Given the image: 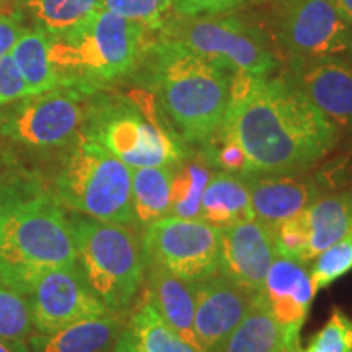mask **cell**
I'll return each instance as SVG.
<instances>
[{"label": "cell", "mask_w": 352, "mask_h": 352, "mask_svg": "<svg viewBox=\"0 0 352 352\" xmlns=\"http://www.w3.org/2000/svg\"><path fill=\"white\" fill-rule=\"evenodd\" d=\"M98 8L101 0H25L26 16L50 36L67 32Z\"/></svg>", "instance_id": "obj_27"}, {"label": "cell", "mask_w": 352, "mask_h": 352, "mask_svg": "<svg viewBox=\"0 0 352 352\" xmlns=\"http://www.w3.org/2000/svg\"><path fill=\"white\" fill-rule=\"evenodd\" d=\"M340 15L352 26V0H331Z\"/></svg>", "instance_id": "obj_38"}, {"label": "cell", "mask_w": 352, "mask_h": 352, "mask_svg": "<svg viewBox=\"0 0 352 352\" xmlns=\"http://www.w3.org/2000/svg\"><path fill=\"white\" fill-rule=\"evenodd\" d=\"M113 352H144L140 346L135 341L134 334L129 329V327H124L120 336H118L116 344L113 347Z\"/></svg>", "instance_id": "obj_37"}, {"label": "cell", "mask_w": 352, "mask_h": 352, "mask_svg": "<svg viewBox=\"0 0 352 352\" xmlns=\"http://www.w3.org/2000/svg\"><path fill=\"white\" fill-rule=\"evenodd\" d=\"M274 34L287 59L352 56V26L331 0H279Z\"/></svg>", "instance_id": "obj_11"}, {"label": "cell", "mask_w": 352, "mask_h": 352, "mask_svg": "<svg viewBox=\"0 0 352 352\" xmlns=\"http://www.w3.org/2000/svg\"><path fill=\"white\" fill-rule=\"evenodd\" d=\"M91 95L60 85L25 96L2 116L0 134L38 151L69 147L82 134Z\"/></svg>", "instance_id": "obj_9"}, {"label": "cell", "mask_w": 352, "mask_h": 352, "mask_svg": "<svg viewBox=\"0 0 352 352\" xmlns=\"http://www.w3.org/2000/svg\"><path fill=\"white\" fill-rule=\"evenodd\" d=\"M151 34L138 21L98 8L67 32L50 36V59L60 85L96 94L134 72Z\"/></svg>", "instance_id": "obj_4"}, {"label": "cell", "mask_w": 352, "mask_h": 352, "mask_svg": "<svg viewBox=\"0 0 352 352\" xmlns=\"http://www.w3.org/2000/svg\"><path fill=\"white\" fill-rule=\"evenodd\" d=\"M302 352H352V318L334 307L327 324Z\"/></svg>", "instance_id": "obj_33"}, {"label": "cell", "mask_w": 352, "mask_h": 352, "mask_svg": "<svg viewBox=\"0 0 352 352\" xmlns=\"http://www.w3.org/2000/svg\"><path fill=\"white\" fill-rule=\"evenodd\" d=\"M76 264L72 228L56 197L38 195L0 206V284L28 294L43 274Z\"/></svg>", "instance_id": "obj_3"}, {"label": "cell", "mask_w": 352, "mask_h": 352, "mask_svg": "<svg viewBox=\"0 0 352 352\" xmlns=\"http://www.w3.org/2000/svg\"><path fill=\"white\" fill-rule=\"evenodd\" d=\"M219 129L239 142L248 160V173L256 175L314 170L331 155L342 138L284 74H235Z\"/></svg>", "instance_id": "obj_1"}, {"label": "cell", "mask_w": 352, "mask_h": 352, "mask_svg": "<svg viewBox=\"0 0 352 352\" xmlns=\"http://www.w3.org/2000/svg\"><path fill=\"white\" fill-rule=\"evenodd\" d=\"M28 296L32 323L38 333H52L77 321L114 314L87 284L78 263L43 274Z\"/></svg>", "instance_id": "obj_12"}, {"label": "cell", "mask_w": 352, "mask_h": 352, "mask_svg": "<svg viewBox=\"0 0 352 352\" xmlns=\"http://www.w3.org/2000/svg\"><path fill=\"white\" fill-rule=\"evenodd\" d=\"M277 254L307 264L310 261V223L307 209L285 219L274 228Z\"/></svg>", "instance_id": "obj_31"}, {"label": "cell", "mask_w": 352, "mask_h": 352, "mask_svg": "<svg viewBox=\"0 0 352 352\" xmlns=\"http://www.w3.org/2000/svg\"><path fill=\"white\" fill-rule=\"evenodd\" d=\"M284 329L277 323L264 297L258 294L219 352H284Z\"/></svg>", "instance_id": "obj_22"}, {"label": "cell", "mask_w": 352, "mask_h": 352, "mask_svg": "<svg viewBox=\"0 0 352 352\" xmlns=\"http://www.w3.org/2000/svg\"><path fill=\"white\" fill-rule=\"evenodd\" d=\"M284 352H302L300 334H297V336L285 338V349H284Z\"/></svg>", "instance_id": "obj_40"}, {"label": "cell", "mask_w": 352, "mask_h": 352, "mask_svg": "<svg viewBox=\"0 0 352 352\" xmlns=\"http://www.w3.org/2000/svg\"><path fill=\"white\" fill-rule=\"evenodd\" d=\"M191 284L197 342L202 352H219L258 294L240 287L220 272Z\"/></svg>", "instance_id": "obj_16"}, {"label": "cell", "mask_w": 352, "mask_h": 352, "mask_svg": "<svg viewBox=\"0 0 352 352\" xmlns=\"http://www.w3.org/2000/svg\"><path fill=\"white\" fill-rule=\"evenodd\" d=\"M82 134L131 168L175 165L192 151L144 88L126 96L91 95Z\"/></svg>", "instance_id": "obj_5"}, {"label": "cell", "mask_w": 352, "mask_h": 352, "mask_svg": "<svg viewBox=\"0 0 352 352\" xmlns=\"http://www.w3.org/2000/svg\"><path fill=\"white\" fill-rule=\"evenodd\" d=\"M50 34L34 28L26 30L10 51L30 95H38L60 87L59 76L50 59Z\"/></svg>", "instance_id": "obj_25"}, {"label": "cell", "mask_w": 352, "mask_h": 352, "mask_svg": "<svg viewBox=\"0 0 352 352\" xmlns=\"http://www.w3.org/2000/svg\"><path fill=\"white\" fill-rule=\"evenodd\" d=\"M284 77L352 138V56L287 59Z\"/></svg>", "instance_id": "obj_13"}, {"label": "cell", "mask_w": 352, "mask_h": 352, "mask_svg": "<svg viewBox=\"0 0 352 352\" xmlns=\"http://www.w3.org/2000/svg\"><path fill=\"white\" fill-rule=\"evenodd\" d=\"M129 329L144 352H202L166 323L145 292L138 308L132 311Z\"/></svg>", "instance_id": "obj_26"}, {"label": "cell", "mask_w": 352, "mask_h": 352, "mask_svg": "<svg viewBox=\"0 0 352 352\" xmlns=\"http://www.w3.org/2000/svg\"><path fill=\"white\" fill-rule=\"evenodd\" d=\"M252 197L254 219L276 228L285 219L310 208L321 195L331 189L323 170L303 171L296 175L243 173Z\"/></svg>", "instance_id": "obj_15"}, {"label": "cell", "mask_w": 352, "mask_h": 352, "mask_svg": "<svg viewBox=\"0 0 352 352\" xmlns=\"http://www.w3.org/2000/svg\"><path fill=\"white\" fill-rule=\"evenodd\" d=\"M0 352H30L21 341L0 340Z\"/></svg>", "instance_id": "obj_39"}, {"label": "cell", "mask_w": 352, "mask_h": 352, "mask_svg": "<svg viewBox=\"0 0 352 352\" xmlns=\"http://www.w3.org/2000/svg\"><path fill=\"white\" fill-rule=\"evenodd\" d=\"M352 270V236L336 241L316 254L311 264L310 279L315 292L323 290Z\"/></svg>", "instance_id": "obj_28"}, {"label": "cell", "mask_w": 352, "mask_h": 352, "mask_svg": "<svg viewBox=\"0 0 352 352\" xmlns=\"http://www.w3.org/2000/svg\"><path fill=\"white\" fill-rule=\"evenodd\" d=\"M176 15V13H175ZM155 36L178 43L189 51L235 74L270 76L279 67V56L261 26L232 15L170 16Z\"/></svg>", "instance_id": "obj_8"}, {"label": "cell", "mask_w": 352, "mask_h": 352, "mask_svg": "<svg viewBox=\"0 0 352 352\" xmlns=\"http://www.w3.org/2000/svg\"><path fill=\"white\" fill-rule=\"evenodd\" d=\"M132 74L189 147H199L219 131L230 98V70L151 34Z\"/></svg>", "instance_id": "obj_2"}, {"label": "cell", "mask_w": 352, "mask_h": 352, "mask_svg": "<svg viewBox=\"0 0 352 352\" xmlns=\"http://www.w3.org/2000/svg\"><path fill=\"white\" fill-rule=\"evenodd\" d=\"M254 219L252 197L243 178L214 170L201 202V220L223 228L241 220Z\"/></svg>", "instance_id": "obj_21"}, {"label": "cell", "mask_w": 352, "mask_h": 352, "mask_svg": "<svg viewBox=\"0 0 352 352\" xmlns=\"http://www.w3.org/2000/svg\"><path fill=\"white\" fill-rule=\"evenodd\" d=\"M30 307L19 292L0 284V340L21 341L32 334Z\"/></svg>", "instance_id": "obj_30"}, {"label": "cell", "mask_w": 352, "mask_h": 352, "mask_svg": "<svg viewBox=\"0 0 352 352\" xmlns=\"http://www.w3.org/2000/svg\"><path fill=\"white\" fill-rule=\"evenodd\" d=\"M305 264L277 254L267 271L261 296L287 336H297L315 297Z\"/></svg>", "instance_id": "obj_17"}, {"label": "cell", "mask_w": 352, "mask_h": 352, "mask_svg": "<svg viewBox=\"0 0 352 352\" xmlns=\"http://www.w3.org/2000/svg\"><path fill=\"white\" fill-rule=\"evenodd\" d=\"M246 0H173L176 15L182 16H217L235 10Z\"/></svg>", "instance_id": "obj_35"}, {"label": "cell", "mask_w": 352, "mask_h": 352, "mask_svg": "<svg viewBox=\"0 0 352 352\" xmlns=\"http://www.w3.org/2000/svg\"><path fill=\"white\" fill-rule=\"evenodd\" d=\"M124 329L120 314L77 321L52 333L30 338L33 352H113L118 336Z\"/></svg>", "instance_id": "obj_18"}, {"label": "cell", "mask_w": 352, "mask_h": 352, "mask_svg": "<svg viewBox=\"0 0 352 352\" xmlns=\"http://www.w3.org/2000/svg\"><path fill=\"white\" fill-rule=\"evenodd\" d=\"M54 191L59 204L74 212L121 226L134 223L132 168L87 135L65 147Z\"/></svg>", "instance_id": "obj_6"}, {"label": "cell", "mask_w": 352, "mask_h": 352, "mask_svg": "<svg viewBox=\"0 0 352 352\" xmlns=\"http://www.w3.org/2000/svg\"><path fill=\"white\" fill-rule=\"evenodd\" d=\"M28 88L16 69L12 54L0 59V107L28 96Z\"/></svg>", "instance_id": "obj_34"}, {"label": "cell", "mask_w": 352, "mask_h": 352, "mask_svg": "<svg viewBox=\"0 0 352 352\" xmlns=\"http://www.w3.org/2000/svg\"><path fill=\"white\" fill-rule=\"evenodd\" d=\"M220 228L201 219H158L142 228L145 264L162 267L188 283L219 272Z\"/></svg>", "instance_id": "obj_10"}, {"label": "cell", "mask_w": 352, "mask_h": 352, "mask_svg": "<svg viewBox=\"0 0 352 352\" xmlns=\"http://www.w3.org/2000/svg\"><path fill=\"white\" fill-rule=\"evenodd\" d=\"M145 280L147 294L158 314L175 329L183 340L199 347L195 333V294L192 284L179 279L171 272L145 264ZM202 351V349H201Z\"/></svg>", "instance_id": "obj_19"}, {"label": "cell", "mask_w": 352, "mask_h": 352, "mask_svg": "<svg viewBox=\"0 0 352 352\" xmlns=\"http://www.w3.org/2000/svg\"><path fill=\"white\" fill-rule=\"evenodd\" d=\"M199 151L208 164L214 170L228 171L233 175L248 173V160H246L245 152L236 140H233L226 132L217 131L208 142H204L199 147H195Z\"/></svg>", "instance_id": "obj_32"}, {"label": "cell", "mask_w": 352, "mask_h": 352, "mask_svg": "<svg viewBox=\"0 0 352 352\" xmlns=\"http://www.w3.org/2000/svg\"><path fill=\"white\" fill-rule=\"evenodd\" d=\"M171 165L132 168V214L134 223L145 228L170 215Z\"/></svg>", "instance_id": "obj_24"}, {"label": "cell", "mask_w": 352, "mask_h": 352, "mask_svg": "<svg viewBox=\"0 0 352 352\" xmlns=\"http://www.w3.org/2000/svg\"><path fill=\"white\" fill-rule=\"evenodd\" d=\"M173 0H101V8L138 21L151 33H157L170 19Z\"/></svg>", "instance_id": "obj_29"}, {"label": "cell", "mask_w": 352, "mask_h": 352, "mask_svg": "<svg viewBox=\"0 0 352 352\" xmlns=\"http://www.w3.org/2000/svg\"><path fill=\"white\" fill-rule=\"evenodd\" d=\"M214 168L192 147L183 160L171 165L170 215L182 219H201V202Z\"/></svg>", "instance_id": "obj_23"}, {"label": "cell", "mask_w": 352, "mask_h": 352, "mask_svg": "<svg viewBox=\"0 0 352 352\" xmlns=\"http://www.w3.org/2000/svg\"><path fill=\"white\" fill-rule=\"evenodd\" d=\"M310 261L324 248L352 236V183L329 189L307 208Z\"/></svg>", "instance_id": "obj_20"}, {"label": "cell", "mask_w": 352, "mask_h": 352, "mask_svg": "<svg viewBox=\"0 0 352 352\" xmlns=\"http://www.w3.org/2000/svg\"><path fill=\"white\" fill-rule=\"evenodd\" d=\"M276 256L274 228L259 220H241L220 228L219 272L240 287L261 294Z\"/></svg>", "instance_id": "obj_14"}, {"label": "cell", "mask_w": 352, "mask_h": 352, "mask_svg": "<svg viewBox=\"0 0 352 352\" xmlns=\"http://www.w3.org/2000/svg\"><path fill=\"white\" fill-rule=\"evenodd\" d=\"M77 263L87 284L114 314L131 307L142 287L145 259L140 239L127 226L74 212L69 217Z\"/></svg>", "instance_id": "obj_7"}, {"label": "cell", "mask_w": 352, "mask_h": 352, "mask_svg": "<svg viewBox=\"0 0 352 352\" xmlns=\"http://www.w3.org/2000/svg\"><path fill=\"white\" fill-rule=\"evenodd\" d=\"M26 32L20 15H0V59L10 54L16 41Z\"/></svg>", "instance_id": "obj_36"}]
</instances>
